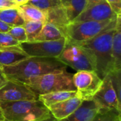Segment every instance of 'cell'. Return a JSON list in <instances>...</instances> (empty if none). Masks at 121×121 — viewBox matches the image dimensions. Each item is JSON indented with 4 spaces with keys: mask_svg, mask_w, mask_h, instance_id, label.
Masks as SVG:
<instances>
[{
    "mask_svg": "<svg viewBox=\"0 0 121 121\" xmlns=\"http://www.w3.org/2000/svg\"><path fill=\"white\" fill-rule=\"evenodd\" d=\"M9 81L24 84L28 79L45 74L67 69L57 58L28 57L13 65L2 67Z\"/></svg>",
    "mask_w": 121,
    "mask_h": 121,
    "instance_id": "6da1fadb",
    "label": "cell"
},
{
    "mask_svg": "<svg viewBox=\"0 0 121 121\" xmlns=\"http://www.w3.org/2000/svg\"><path fill=\"white\" fill-rule=\"evenodd\" d=\"M116 26L88 41L77 44L90 57L94 65L95 72L101 79L113 72L111 49Z\"/></svg>",
    "mask_w": 121,
    "mask_h": 121,
    "instance_id": "7a4b0ae2",
    "label": "cell"
},
{
    "mask_svg": "<svg viewBox=\"0 0 121 121\" xmlns=\"http://www.w3.org/2000/svg\"><path fill=\"white\" fill-rule=\"evenodd\" d=\"M0 107L4 119L8 121H38L52 116L39 99L0 102Z\"/></svg>",
    "mask_w": 121,
    "mask_h": 121,
    "instance_id": "3957f363",
    "label": "cell"
},
{
    "mask_svg": "<svg viewBox=\"0 0 121 121\" xmlns=\"http://www.w3.org/2000/svg\"><path fill=\"white\" fill-rule=\"evenodd\" d=\"M24 84L38 96L60 91H76L73 74L69 73L67 69L30 78Z\"/></svg>",
    "mask_w": 121,
    "mask_h": 121,
    "instance_id": "277c9868",
    "label": "cell"
},
{
    "mask_svg": "<svg viewBox=\"0 0 121 121\" xmlns=\"http://www.w3.org/2000/svg\"><path fill=\"white\" fill-rule=\"evenodd\" d=\"M116 22L117 18L101 22L73 21L67 26L64 37L67 43L79 44L88 41L102 32L114 27Z\"/></svg>",
    "mask_w": 121,
    "mask_h": 121,
    "instance_id": "5b68a950",
    "label": "cell"
},
{
    "mask_svg": "<svg viewBox=\"0 0 121 121\" xmlns=\"http://www.w3.org/2000/svg\"><path fill=\"white\" fill-rule=\"evenodd\" d=\"M60 62L69 66L77 72L95 71V67L90 57L79 45L67 43L57 58Z\"/></svg>",
    "mask_w": 121,
    "mask_h": 121,
    "instance_id": "8992f818",
    "label": "cell"
},
{
    "mask_svg": "<svg viewBox=\"0 0 121 121\" xmlns=\"http://www.w3.org/2000/svg\"><path fill=\"white\" fill-rule=\"evenodd\" d=\"M102 79L95 71H79L73 74L77 97L83 101H91L99 90Z\"/></svg>",
    "mask_w": 121,
    "mask_h": 121,
    "instance_id": "52a82bcc",
    "label": "cell"
},
{
    "mask_svg": "<svg viewBox=\"0 0 121 121\" xmlns=\"http://www.w3.org/2000/svg\"><path fill=\"white\" fill-rule=\"evenodd\" d=\"M66 43L62 38L53 41H33L20 43L21 48L30 57L57 58Z\"/></svg>",
    "mask_w": 121,
    "mask_h": 121,
    "instance_id": "ba28073f",
    "label": "cell"
},
{
    "mask_svg": "<svg viewBox=\"0 0 121 121\" xmlns=\"http://www.w3.org/2000/svg\"><path fill=\"white\" fill-rule=\"evenodd\" d=\"M102 80V84L92 100L99 109H116L121 111V101L113 87L110 74L106 75Z\"/></svg>",
    "mask_w": 121,
    "mask_h": 121,
    "instance_id": "9c48e42d",
    "label": "cell"
},
{
    "mask_svg": "<svg viewBox=\"0 0 121 121\" xmlns=\"http://www.w3.org/2000/svg\"><path fill=\"white\" fill-rule=\"evenodd\" d=\"M38 99V96L26 84L8 81L0 89V102H13L19 101H31Z\"/></svg>",
    "mask_w": 121,
    "mask_h": 121,
    "instance_id": "30bf717a",
    "label": "cell"
},
{
    "mask_svg": "<svg viewBox=\"0 0 121 121\" xmlns=\"http://www.w3.org/2000/svg\"><path fill=\"white\" fill-rule=\"evenodd\" d=\"M118 16V15L114 13L110 5L105 0L90 6H86L84 11L74 21L101 22L107 20L115 19Z\"/></svg>",
    "mask_w": 121,
    "mask_h": 121,
    "instance_id": "8fae6325",
    "label": "cell"
},
{
    "mask_svg": "<svg viewBox=\"0 0 121 121\" xmlns=\"http://www.w3.org/2000/svg\"><path fill=\"white\" fill-rule=\"evenodd\" d=\"M83 103V101L77 96L62 102L53 104L48 107L51 115L57 121H62L72 115Z\"/></svg>",
    "mask_w": 121,
    "mask_h": 121,
    "instance_id": "7c38bea8",
    "label": "cell"
},
{
    "mask_svg": "<svg viewBox=\"0 0 121 121\" xmlns=\"http://www.w3.org/2000/svg\"><path fill=\"white\" fill-rule=\"evenodd\" d=\"M47 16L46 23H49L55 26L60 30L64 36L65 29L70 23L65 8L61 4L52 7L47 10Z\"/></svg>",
    "mask_w": 121,
    "mask_h": 121,
    "instance_id": "4fadbf2b",
    "label": "cell"
},
{
    "mask_svg": "<svg viewBox=\"0 0 121 121\" xmlns=\"http://www.w3.org/2000/svg\"><path fill=\"white\" fill-rule=\"evenodd\" d=\"M99 109V106L93 100L83 101L72 115L60 121H91Z\"/></svg>",
    "mask_w": 121,
    "mask_h": 121,
    "instance_id": "5bb4252c",
    "label": "cell"
},
{
    "mask_svg": "<svg viewBox=\"0 0 121 121\" xmlns=\"http://www.w3.org/2000/svg\"><path fill=\"white\" fill-rule=\"evenodd\" d=\"M111 53L113 72L121 71V15H118L117 17L116 29L112 40Z\"/></svg>",
    "mask_w": 121,
    "mask_h": 121,
    "instance_id": "9a60e30c",
    "label": "cell"
},
{
    "mask_svg": "<svg viewBox=\"0 0 121 121\" xmlns=\"http://www.w3.org/2000/svg\"><path fill=\"white\" fill-rule=\"evenodd\" d=\"M25 21L47 22V11L42 10L30 4H25L17 7Z\"/></svg>",
    "mask_w": 121,
    "mask_h": 121,
    "instance_id": "2e32d148",
    "label": "cell"
},
{
    "mask_svg": "<svg viewBox=\"0 0 121 121\" xmlns=\"http://www.w3.org/2000/svg\"><path fill=\"white\" fill-rule=\"evenodd\" d=\"M28 57L21 47L0 50V65L2 67L13 65Z\"/></svg>",
    "mask_w": 121,
    "mask_h": 121,
    "instance_id": "e0dca14e",
    "label": "cell"
},
{
    "mask_svg": "<svg viewBox=\"0 0 121 121\" xmlns=\"http://www.w3.org/2000/svg\"><path fill=\"white\" fill-rule=\"evenodd\" d=\"M77 96L76 91H60L38 96V99L48 108L50 106Z\"/></svg>",
    "mask_w": 121,
    "mask_h": 121,
    "instance_id": "ac0fdd59",
    "label": "cell"
},
{
    "mask_svg": "<svg viewBox=\"0 0 121 121\" xmlns=\"http://www.w3.org/2000/svg\"><path fill=\"white\" fill-rule=\"evenodd\" d=\"M60 2L65 8L70 23L78 17L86 6V0H60Z\"/></svg>",
    "mask_w": 121,
    "mask_h": 121,
    "instance_id": "d6986e66",
    "label": "cell"
},
{
    "mask_svg": "<svg viewBox=\"0 0 121 121\" xmlns=\"http://www.w3.org/2000/svg\"><path fill=\"white\" fill-rule=\"evenodd\" d=\"M0 20L9 25L11 28L23 26L25 23V21L17 8L0 10Z\"/></svg>",
    "mask_w": 121,
    "mask_h": 121,
    "instance_id": "ffe728a7",
    "label": "cell"
},
{
    "mask_svg": "<svg viewBox=\"0 0 121 121\" xmlns=\"http://www.w3.org/2000/svg\"><path fill=\"white\" fill-rule=\"evenodd\" d=\"M62 38H64V36L58 28L51 23H45L33 41H53Z\"/></svg>",
    "mask_w": 121,
    "mask_h": 121,
    "instance_id": "44dd1931",
    "label": "cell"
},
{
    "mask_svg": "<svg viewBox=\"0 0 121 121\" xmlns=\"http://www.w3.org/2000/svg\"><path fill=\"white\" fill-rule=\"evenodd\" d=\"M91 121H121V111L116 109H99Z\"/></svg>",
    "mask_w": 121,
    "mask_h": 121,
    "instance_id": "7402d4cb",
    "label": "cell"
},
{
    "mask_svg": "<svg viewBox=\"0 0 121 121\" xmlns=\"http://www.w3.org/2000/svg\"><path fill=\"white\" fill-rule=\"evenodd\" d=\"M43 25L44 23L42 22L25 21V23L23 26L25 29L27 35V41H33L35 37L39 34V33L42 30Z\"/></svg>",
    "mask_w": 121,
    "mask_h": 121,
    "instance_id": "603a6c76",
    "label": "cell"
},
{
    "mask_svg": "<svg viewBox=\"0 0 121 121\" xmlns=\"http://www.w3.org/2000/svg\"><path fill=\"white\" fill-rule=\"evenodd\" d=\"M20 47V43L8 33H0V50Z\"/></svg>",
    "mask_w": 121,
    "mask_h": 121,
    "instance_id": "cb8c5ba5",
    "label": "cell"
},
{
    "mask_svg": "<svg viewBox=\"0 0 121 121\" xmlns=\"http://www.w3.org/2000/svg\"><path fill=\"white\" fill-rule=\"evenodd\" d=\"M8 33L20 43L27 42V35L23 26L11 27L9 30Z\"/></svg>",
    "mask_w": 121,
    "mask_h": 121,
    "instance_id": "d4e9b609",
    "label": "cell"
},
{
    "mask_svg": "<svg viewBox=\"0 0 121 121\" xmlns=\"http://www.w3.org/2000/svg\"><path fill=\"white\" fill-rule=\"evenodd\" d=\"M111 79V82L113 87L118 96V99L121 101V71L113 72L109 73Z\"/></svg>",
    "mask_w": 121,
    "mask_h": 121,
    "instance_id": "484cf974",
    "label": "cell"
},
{
    "mask_svg": "<svg viewBox=\"0 0 121 121\" xmlns=\"http://www.w3.org/2000/svg\"><path fill=\"white\" fill-rule=\"evenodd\" d=\"M117 15H121V0H106Z\"/></svg>",
    "mask_w": 121,
    "mask_h": 121,
    "instance_id": "4316f807",
    "label": "cell"
},
{
    "mask_svg": "<svg viewBox=\"0 0 121 121\" xmlns=\"http://www.w3.org/2000/svg\"><path fill=\"white\" fill-rule=\"evenodd\" d=\"M17 7L18 5L14 0H0V10Z\"/></svg>",
    "mask_w": 121,
    "mask_h": 121,
    "instance_id": "83f0119b",
    "label": "cell"
},
{
    "mask_svg": "<svg viewBox=\"0 0 121 121\" xmlns=\"http://www.w3.org/2000/svg\"><path fill=\"white\" fill-rule=\"evenodd\" d=\"M8 79L6 77V75L4 73L2 66L0 65V89H1L3 86H4L6 83L8 82Z\"/></svg>",
    "mask_w": 121,
    "mask_h": 121,
    "instance_id": "f1b7e54d",
    "label": "cell"
},
{
    "mask_svg": "<svg viewBox=\"0 0 121 121\" xmlns=\"http://www.w3.org/2000/svg\"><path fill=\"white\" fill-rule=\"evenodd\" d=\"M11 27L0 20V33H8Z\"/></svg>",
    "mask_w": 121,
    "mask_h": 121,
    "instance_id": "f546056e",
    "label": "cell"
},
{
    "mask_svg": "<svg viewBox=\"0 0 121 121\" xmlns=\"http://www.w3.org/2000/svg\"><path fill=\"white\" fill-rule=\"evenodd\" d=\"M103 1H105V0H86V6H90V5H92V4H96V3L101 2Z\"/></svg>",
    "mask_w": 121,
    "mask_h": 121,
    "instance_id": "4dcf8cb0",
    "label": "cell"
},
{
    "mask_svg": "<svg viewBox=\"0 0 121 121\" xmlns=\"http://www.w3.org/2000/svg\"><path fill=\"white\" fill-rule=\"evenodd\" d=\"M15 2L16 3V4L18 5V6H21V5H23V4H27L29 0H14Z\"/></svg>",
    "mask_w": 121,
    "mask_h": 121,
    "instance_id": "1f68e13d",
    "label": "cell"
},
{
    "mask_svg": "<svg viewBox=\"0 0 121 121\" xmlns=\"http://www.w3.org/2000/svg\"><path fill=\"white\" fill-rule=\"evenodd\" d=\"M57 121V119H55L52 116H51L49 118H45V119H43V120H40V121Z\"/></svg>",
    "mask_w": 121,
    "mask_h": 121,
    "instance_id": "d6a6232c",
    "label": "cell"
},
{
    "mask_svg": "<svg viewBox=\"0 0 121 121\" xmlns=\"http://www.w3.org/2000/svg\"><path fill=\"white\" fill-rule=\"evenodd\" d=\"M4 120V118L3 116V114H2V111H1V108L0 107V121H3Z\"/></svg>",
    "mask_w": 121,
    "mask_h": 121,
    "instance_id": "836d02e7",
    "label": "cell"
},
{
    "mask_svg": "<svg viewBox=\"0 0 121 121\" xmlns=\"http://www.w3.org/2000/svg\"><path fill=\"white\" fill-rule=\"evenodd\" d=\"M3 121H6V120H5V119H4V120Z\"/></svg>",
    "mask_w": 121,
    "mask_h": 121,
    "instance_id": "e575fe53",
    "label": "cell"
}]
</instances>
